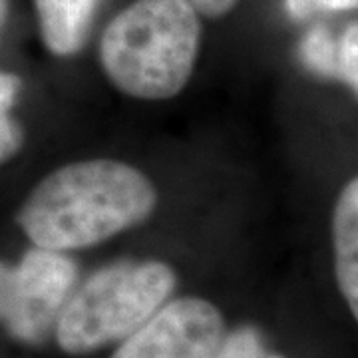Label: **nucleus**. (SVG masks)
<instances>
[{
    "mask_svg": "<svg viewBox=\"0 0 358 358\" xmlns=\"http://www.w3.org/2000/svg\"><path fill=\"white\" fill-rule=\"evenodd\" d=\"M225 338V320L215 305L183 296L155 313L124 338L112 358H215Z\"/></svg>",
    "mask_w": 358,
    "mask_h": 358,
    "instance_id": "nucleus-5",
    "label": "nucleus"
},
{
    "mask_svg": "<svg viewBox=\"0 0 358 358\" xmlns=\"http://www.w3.org/2000/svg\"><path fill=\"white\" fill-rule=\"evenodd\" d=\"M301 58L308 70L324 78H338V40L327 26L310 28L301 42Z\"/></svg>",
    "mask_w": 358,
    "mask_h": 358,
    "instance_id": "nucleus-9",
    "label": "nucleus"
},
{
    "mask_svg": "<svg viewBox=\"0 0 358 358\" xmlns=\"http://www.w3.org/2000/svg\"><path fill=\"white\" fill-rule=\"evenodd\" d=\"M267 348L261 333L253 327H239L225 334L215 358H267Z\"/></svg>",
    "mask_w": 358,
    "mask_h": 358,
    "instance_id": "nucleus-10",
    "label": "nucleus"
},
{
    "mask_svg": "<svg viewBox=\"0 0 358 358\" xmlns=\"http://www.w3.org/2000/svg\"><path fill=\"white\" fill-rule=\"evenodd\" d=\"M285 6L294 20H307L320 13L358 10V0H285Z\"/></svg>",
    "mask_w": 358,
    "mask_h": 358,
    "instance_id": "nucleus-12",
    "label": "nucleus"
},
{
    "mask_svg": "<svg viewBox=\"0 0 358 358\" xmlns=\"http://www.w3.org/2000/svg\"><path fill=\"white\" fill-rule=\"evenodd\" d=\"M333 247L338 289L358 320V178L346 183L334 205Z\"/></svg>",
    "mask_w": 358,
    "mask_h": 358,
    "instance_id": "nucleus-6",
    "label": "nucleus"
},
{
    "mask_svg": "<svg viewBox=\"0 0 358 358\" xmlns=\"http://www.w3.org/2000/svg\"><path fill=\"white\" fill-rule=\"evenodd\" d=\"M76 279V263L60 251L32 247L18 265L0 261V324L20 343H44Z\"/></svg>",
    "mask_w": 358,
    "mask_h": 358,
    "instance_id": "nucleus-4",
    "label": "nucleus"
},
{
    "mask_svg": "<svg viewBox=\"0 0 358 358\" xmlns=\"http://www.w3.org/2000/svg\"><path fill=\"white\" fill-rule=\"evenodd\" d=\"M267 358H282V357H267Z\"/></svg>",
    "mask_w": 358,
    "mask_h": 358,
    "instance_id": "nucleus-15",
    "label": "nucleus"
},
{
    "mask_svg": "<svg viewBox=\"0 0 358 358\" xmlns=\"http://www.w3.org/2000/svg\"><path fill=\"white\" fill-rule=\"evenodd\" d=\"M98 0H36L40 34L56 56L76 54L86 42Z\"/></svg>",
    "mask_w": 358,
    "mask_h": 358,
    "instance_id": "nucleus-7",
    "label": "nucleus"
},
{
    "mask_svg": "<svg viewBox=\"0 0 358 358\" xmlns=\"http://www.w3.org/2000/svg\"><path fill=\"white\" fill-rule=\"evenodd\" d=\"M176 282V271L162 261H124L96 271L68 296L54 329L56 343L68 355L122 343L166 305Z\"/></svg>",
    "mask_w": 358,
    "mask_h": 358,
    "instance_id": "nucleus-3",
    "label": "nucleus"
},
{
    "mask_svg": "<svg viewBox=\"0 0 358 358\" xmlns=\"http://www.w3.org/2000/svg\"><path fill=\"white\" fill-rule=\"evenodd\" d=\"M192 2L193 6L197 8V13L211 16V18L227 14L237 4V0H192Z\"/></svg>",
    "mask_w": 358,
    "mask_h": 358,
    "instance_id": "nucleus-13",
    "label": "nucleus"
},
{
    "mask_svg": "<svg viewBox=\"0 0 358 358\" xmlns=\"http://www.w3.org/2000/svg\"><path fill=\"white\" fill-rule=\"evenodd\" d=\"M6 8H8V2L6 0H0V30L4 26V20H6Z\"/></svg>",
    "mask_w": 358,
    "mask_h": 358,
    "instance_id": "nucleus-14",
    "label": "nucleus"
},
{
    "mask_svg": "<svg viewBox=\"0 0 358 358\" xmlns=\"http://www.w3.org/2000/svg\"><path fill=\"white\" fill-rule=\"evenodd\" d=\"M201 24L192 0H136L103 30L108 80L138 100H169L189 82Z\"/></svg>",
    "mask_w": 358,
    "mask_h": 358,
    "instance_id": "nucleus-2",
    "label": "nucleus"
},
{
    "mask_svg": "<svg viewBox=\"0 0 358 358\" xmlns=\"http://www.w3.org/2000/svg\"><path fill=\"white\" fill-rule=\"evenodd\" d=\"M338 78L358 96V20L348 26L338 40Z\"/></svg>",
    "mask_w": 358,
    "mask_h": 358,
    "instance_id": "nucleus-11",
    "label": "nucleus"
},
{
    "mask_svg": "<svg viewBox=\"0 0 358 358\" xmlns=\"http://www.w3.org/2000/svg\"><path fill=\"white\" fill-rule=\"evenodd\" d=\"M22 88L20 78L0 70V166L10 162L22 150L24 131L13 117V108Z\"/></svg>",
    "mask_w": 358,
    "mask_h": 358,
    "instance_id": "nucleus-8",
    "label": "nucleus"
},
{
    "mask_svg": "<svg viewBox=\"0 0 358 358\" xmlns=\"http://www.w3.org/2000/svg\"><path fill=\"white\" fill-rule=\"evenodd\" d=\"M155 205V185L140 169L114 159H88L42 179L20 207L18 223L34 247L68 253L140 225Z\"/></svg>",
    "mask_w": 358,
    "mask_h": 358,
    "instance_id": "nucleus-1",
    "label": "nucleus"
}]
</instances>
